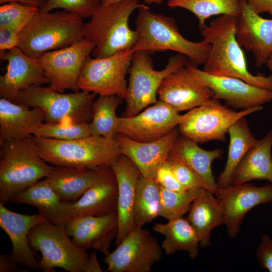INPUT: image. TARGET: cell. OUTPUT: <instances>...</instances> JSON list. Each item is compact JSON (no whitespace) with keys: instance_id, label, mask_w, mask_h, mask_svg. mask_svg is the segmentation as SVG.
Masks as SVG:
<instances>
[{"instance_id":"1","label":"cell","mask_w":272,"mask_h":272,"mask_svg":"<svg viewBox=\"0 0 272 272\" xmlns=\"http://www.w3.org/2000/svg\"><path fill=\"white\" fill-rule=\"evenodd\" d=\"M237 17L221 15L200 30L211 48L203 71L215 76L237 78L251 85L272 90V75H253L236 37Z\"/></svg>"},{"instance_id":"2","label":"cell","mask_w":272,"mask_h":272,"mask_svg":"<svg viewBox=\"0 0 272 272\" xmlns=\"http://www.w3.org/2000/svg\"><path fill=\"white\" fill-rule=\"evenodd\" d=\"M138 10L135 30L138 38L131 49L133 52L171 50L185 55L193 66L206 63L211 48L209 44L185 38L173 17L152 12L146 5Z\"/></svg>"},{"instance_id":"3","label":"cell","mask_w":272,"mask_h":272,"mask_svg":"<svg viewBox=\"0 0 272 272\" xmlns=\"http://www.w3.org/2000/svg\"><path fill=\"white\" fill-rule=\"evenodd\" d=\"M139 0H127L104 6L101 5L84 23V38L95 45L92 54L106 57L122 50L132 49L138 38L129 25L131 15L144 6Z\"/></svg>"},{"instance_id":"4","label":"cell","mask_w":272,"mask_h":272,"mask_svg":"<svg viewBox=\"0 0 272 272\" xmlns=\"http://www.w3.org/2000/svg\"><path fill=\"white\" fill-rule=\"evenodd\" d=\"M83 19L63 10L39 12L19 33L17 47L34 59L45 52L68 47L84 39Z\"/></svg>"},{"instance_id":"5","label":"cell","mask_w":272,"mask_h":272,"mask_svg":"<svg viewBox=\"0 0 272 272\" xmlns=\"http://www.w3.org/2000/svg\"><path fill=\"white\" fill-rule=\"evenodd\" d=\"M39 155L54 166L111 167L121 155L114 139L90 135L70 141L33 136Z\"/></svg>"},{"instance_id":"6","label":"cell","mask_w":272,"mask_h":272,"mask_svg":"<svg viewBox=\"0 0 272 272\" xmlns=\"http://www.w3.org/2000/svg\"><path fill=\"white\" fill-rule=\"evenodd\" d=\"M1 146L0 203L5 205L13 195L47 177L53 166L39 155L33 136Z\"/></svg>"},{"instance_id":"7","label":"cell","mask_w":272,"mask_h":272,"mask_svg":"<svg viewBox=\"0 0 272 272\" xmlns=\"http://www.w3.org/2000/svg\"><path fill=\"white\" fill-rule=\"evenodd\" d=\"M70 237L64 226L47 220L39 222L30 230V245L41 254L39 270L52 272L58 267L69 272H86L90 255L78 247Z\"/></svg>"},{"instance_id":"8","label":"cell","mask_w":272,"mask_h":272,"mask_svg":"<svg viewBox=\"0 0 272 272\" xmlns=\"http://www.w3.org/2000/svg\"><path fill=\"white\" fill-rule=\"evenodd\" d=\"M97 94L84 91L63 94L48 87L31 86L20 91L12 102L41 109L47 123H79L92 117V105Z\"/></svg>"},{"instance_id":"9","label":"cell","mask_w":272,"mask_h":272,"mask_svg":"<svg viewBox=\"0 0 272 272\" xmlns=\"http://www.w3.org/2000/svg\"><path fill=\"white\" fill-rule=\"evenodd\" d=\"M150 53L146 50L133 53L129 70L126 107L122 116H135L157 102L158 91L164 78L188 62L185 55L177 53L169 58L164 69L155 70Z\"/></svg>"},{"instance_id":"10","label":"cell","mask_w":272,"mask_h":272,"mask_svg":"<svg viewBox=\"0 0 272 272\" xmlns=\"http://www.w3.org/2000/svg\"><path fill=\"white\" fill-rule=\"evenodd\" d=\"M262 106L236 111L212 98L182 115L178 125L181 135L197 144L225 142L230 126L239 118L262 109Z\"/></svg>"},{"instance_id":"11","label":"cell","mask_w":272,"mask_h":272,"mask_svg":"<svg viewBox=\"0 0 272 272\" xmlns=\"http://www.w3.org/2000/svg\"><path fill=\"white\" fill-rule=\"evenodd\" d=\"M134 52L131 49L118 51L103 58L88 56L81 70L78 86L80 90L99 96H117L125 99V79Z\"/></svg>"},{"instance_id":"12","label":"cell","mask_w":272,"mask_h":272,"mask_svg":"<svg viewBox=\"0 0 272 272\" xmlns=\"http://www.w3.org/2000/svg\"><path fill=\"white\" fill-rule=\"evenodd\" d=\"M105 256V271L150 272L160 261L162 248L150 231L137 226Z\"/></svg>"},{"instance_id":"13","label":"cell","mask_w":272,"mask_h":272,"mask_svg":"<svg viewBox=\"0 0 272 272\" xmlns=\"http://www.w3.org/2000/svg\"><path fill=\"white\" fill-rule=\"evenodd\" d=\"M94 44L85 38L68 47L44 53L37 59L49 81L48 87L62 92H78V79L87 57Z\"/></svg>"},{"instance_id":"14","label":"cell","mask_w":272,"mask_h":272,"mask_svg":"<svg viewBox=\"0 0 272 272\" xmlns=\"http://www.w3.org/2000/svg\"><path fill=\"white\" fill-rule=\"evenodd\" d=\"M181 119L172 106L158 100L135 116L118 117L117 133L138 142H153L168 134Z\"/></svg>"},{"instance_id":"15","label":"cell","mask_w":272,"mask_h":272,"mask_svg":"<svg viewBox=\"0 0 272 272\" xmlns=\"http://www.w3.org/2000/svg\"><path fill=\"white\" fill-rule=\"evenodd\" d=\"M215 195L223 211L227 234L234 238L249 211L260 204L272 202V184L256 186L247 182L230 185L218 188Z\"/></svg>"},{"instance_id":"16","label":"cell","mask_w":272,"mask_h":272,"mask_svg":"<svg viewBox=\"0 0 272 272\" xmlns=\"http://www.w3.org/2000/svg\"><path fill=\"white\" fill-rule=\"evenodd\" d=\"M187 65L212 90L213 98L224 100L233 108L245 110L272 101V90L251 85L237 78L210 74L189 62Z\"/></svg>"},{"instance_id":"17","label":"cell","mask_w":272,"mask_h":272,"mask_svg":"<svg viewBox=\"0 0 272 272\" xmlns=\"http://www.w3.org/2000/svg\"><path fill=\"white\" fill-rule=\"evenodd\" d=\"M157 93L159 100L169 104L178 112L199 106L214 96L212 90L196 77L187 64L167 76Z\"/></svg>"},{"instance_id":"18","label":"cell","mask_w":272,"mask_h":272,"mask_svg":"<svg viewBox=\"0 0 272 272\" xmlns=\"http://www.w3.org/2000/svg\"><path fill=\"white\" fill-rule=\"evenodd\" d=\"M68 235L79 248L92 249L105 256L118 233L117 212L103 216H83L69 219L64 225Z\"/></svg>"},{"instance_id":"19","label":"cell","mask_w":272,"mask_h":272,"mask_svg":"<svg viewBox=\"0 0 272 272\" xmlns=\"http://www.w3.org/2000/svg\"><path fill=\"white\" fill-rule=\"evenodd\" d=\"M118 187L110 167H103L99 178L75 202H68L65 223L73 218L103 216L117 212Z\"/></svg>"},{"instance_id":"20","label":"cell","mask_w":272,"mask_h":272,"mask_svg":"<svg viewBox=\"0 0 272 272\" xmlns=\"http://www.w3.org/2000/svg\"><path fill=\"white\" fill-rule=\"evenodd\" d=\"M236 37L241 46L252 54L257 67L266 64L272 55V19L254 13L246 0H240Z\"/></svg>"},{"instance_id":"21","label":"cell","mask_w":272,"mask_h":272,"mask_svg":"<svg viewBox=\"0 0 272 272\" xmlns=\"http://www.w3.org/2000/svg\"><path fill=\"white\" fill-rule=\"evenodd\" d=\"M1 59L7 61V71L0 76V96L12 101L21 90L31 86L49 84L37 59L26 55L18 47L1 51Z\"/></svg>"},{"instance_id":"22","label":"cell","mask_w":272,"mask_h":272,"mask_svg":"<svg viewBox=\"0 0 272 272\" xmlns=\"http://www.w3.org/2000/svg\"><path fill=\"white\" fill-rule=\"evenodd\" d=\"M179 133L175 127L164 137L150 142L135 141L121 133H117L114 139L121 154L135 164L142 176L155 178L158 169L167 161Z\"/></svg>"},{"instance_id":"23","label":"cell","mask_w":272,"mask_h":272,"mask_svg":"<svg viewBox=\"0 0 272 272\" xmlns=\"http://www.w3.org/2000/svg\"><path fill=\"white\" fill-rule=\"evenodd\" d=\"M44 220L46 219L40 213L22 214L11 211L0 203V227L12 242L10 255L20 266L30 270L39 268V261L30 245L28 234L35 225Z\"/></svg>"},{"instance_id":"24","label":"cell","mask_w":272,"mask_h":272,"mask_svg":"<svg viewBox=\"0 0 272 272\" xmlns=\"http://www.w3.org/2000/svg\"><path fill=\"white\" fill-rule=\"evenodd\" d=\"M111 168L116 176L118 187V230L115 240L117 245L137 227L134 220V203L137 183L142 175L135 164L123 154Z\"/></svg>"},{"instance_id":"25","label":"cell","mask_w":272,"mask_h":272,"mask_svg":"<svg viewBox=\"0 0 272 272\" xmlns=\"http://www.w3.org/2000/svg\"><path fill=\"white\" fill-rule=\"evenodd\" d=\"M45 113L38 108L0 99V144L21 140L33 134L44 121Z\"/></svg>"},{"instance_id":"26","label":"cell","mask_w":272,"mask_h":272,"mask_svg":"<svg viewBox=\"0 0 272 272\" xmlns=\"http://www.w3.org/2000/svg\"><path fill=\"white\" fill-rule=\"evenodd\" d=\"M223 150H206L197 143L182 135L175 141L169 156L187 166L201 180L204 188L215 193L218 188L212 170V163L222 158Z\"/></svg>"},{"instance_id":"27","label":"cell","mask_w":272,"mask_h":272,"mask_svg":"<svg viewBox=\"0 0 272 272\" xmlns=\"http://www.w3.org/2000/svg\"><path fill=\"white\" fill-rule=\"evenodd\" d=\"M272 129L253 146L235 169L231 185L252 180H266L272 184Z\"/></svg>"},{"instance_id":"28","label":"cell","mask_w":272,"mask_h":272,"mask_svg":"<svg viewBox=\"0 0 272 272\" xmlns=\"http://www.w3.org/2000/svg\"><path fill=\"white\" fill-rule=\"evenodd\" d=\"M102 167L54 166L45 179L62 201L75 202L99 178Z\"/></svg>"},{"instance_id":"29","label":"cell","mask_w":272,"mask_h":272,"mask_svg":"<svg viewBox=\"0 0 272 272\" xmlns=\"http://www.w3.org/2000/svg\"><path fill=\"white\" fill-rule=\"evenodd\" d=\"M9 201L34 206L49 222L62 226L65 224L68 202L62 201L45 179L13 195Z\"/></svg>"},{"instance_id":"30","label":"cell","mask_w":272,"mask_h":272,"mask_svg":"<svg viewBox=\"0 0 272 272\" xmlns=\"http://www.w3.org/2000/svg\"><path fill=\"white\" fill-rule=\"evenodd\" d=\"M187 219L202 248L211 246L212 231L224 224L223 211L215 194L206 189L191 204Z\"/></svg>"},{"instance_id":"31","label":"cell","mask_w":272,"mask_h":272,"mask_svg":"<svg viewBox=\"0 0 272 272\" xmlns=\"http://www.w3.org/2000/svg\"><path fill=\"white\" fill-rule=\"evenodd\" d=\"M154 231L165 236L161 247L166 254L177 251H186L194 259L198 253L199 240L195 230L186 218L183 217L168 221L165 224L157 223Z\"/></svg>"},{"instance_id":"32","label":"cell","mask_w":272,"mask_h":272,"mask_svg":"<svg viewBox=\"0 0 272 272\" xmlns=\"http://www.w3.org/2000/svg\"><path fill=\"white\" fill-rule=\"evenodd\" d=\"M228 133L230 138L228 157L224 170L216 180L218 188L231 185L235 169L257 140L252 134L245 116L233 123Z\"/></svg>"},{"instance_id":"33","label":"cell","mask_w":272,"mask_h":272,"mask_svg":"<svg viewBox=\"0 0 272 272\" xmlns=\"http://www.w3.org/2000/svg\"><path fill=\"white\" fill-rule=\"evenodd\" d=\"M160 186L155 178L142 176L138 180L134 198L133 215L137 226L143 227L160 216Z\"/></svg>"},{"instance_id":"34","label":"cell","mask_w":272,"mask_h":272,"mask_svg":"<svg viewBox=\"0 0 272 272\" xmlns=\"http://www.w3.org/2000/svg\"><path fill=\"white\" fill-rule=\"evenodd\" d=\"M170 8H180L192 13L197 18L200 30L206 21L213 16L231 15L240 13V0H167Z\"/></svg>"},{"instance_id":"35","label":"cell","mask_w":272,"mask_h":272,"mask_svg":"<svg viewBox=\"0 0 272 272\" xmlns=\"http://www.w3.org/2000/svg\"><path fill=\"white\" fill-rule=\"evenodd\" d=\"M122 98L115 95L99 96L92 105L91 135L114 139L117 134V108Z\"/></svg>"},{"instance_id":"36","label":"cell","mask_w":272,"mask_h":272,"mask_svg":"<svg viewBox=\"0 0 272 272\" xmlns=\"http://www.w3.org/2000/svg\"><path fill=\"white\" fill-rule=\"evenodd\" d=\"M205 190V188L200 187L178 192L160 186V216L168 221L183 217L188 212L192 202Z\"/></svg>"},{"instance_id":"37","label":"cell","mask_w":272,"mask_h":272,"mask_svg":"<svg viewBox=\"0 0 272 272\" xmlns=\"http://www.w3.org/2000/svg\"><path fill=\"white\" fill-rule=\"evenodd\" d=\"M39 12L37 7L7 3L0 7V28H8L19 34Z\"/></svg>"},{"instance_id":"38","label":"cell","mask_w":272,"mask_h":272,"mask_svg":"<svg viewBox=\"0 0 272 272\" xmlns=\"http://www.w3.org/2000/svg\"><path fill=\"white\" fill-rule=\"evenodd\" d=\"M37 137L52 138L70 141L89 137L91 135L89 124L79 123H43L34 132Z\"/></svg>"},{"instance_id":"39","label":"cell","mask_w":272,"mask_h":272,"mask_svg":"<svg viewBox=\"0 0 272 272\" xmlns=\"http://www.w3.org/2000/svg\"><path fill=\"white\" fill-rule=\"evenodd\" d=\"M102 0H46L40 8L41 12L57 9L75 14L82 19L91 17Z\"/></svg>"},{"instance_id":"40","label":"cell","mask_w":272,"mask_h":272,"mask_svg":"<svg viewBox=\"0 0 272 272\" xmlns=\"http://www.w3.org/2000/svg\"><path fill=\"white\" fill-rule=\"evenodd\" d=\"M167 161L176 180L185 190L204 188L201 180L184 163L169 155Z\"/></svg>"},{"instance_id":"41","label":"cell","mask_w":272,"mask_h":272,"mask_svg":"<svg viewBox=\"0 0 272 272\" xmlns=\"http://www.w3.org/2000/svg\"><path fill=\"white\" fill-rule=\"evenodd\" d=\"M155 179L159 184L165 189L178 192L186 190L176 180L167 160L158 169Z\"/></svg>"},{"instance_id":"42","label":"cell","mask_w":272,"mask_h":272,"mask_svg":"<svg viewBox=\"0 0 272 272\" xmlns=\"http://www.w3.org/2000/svg\"><path fill=\"white\" fill-rule=\"evenodd\" d=\"M260 266L272 272V239L267 234L262 235L256 252Z\"/></svg>"},{"instance_id":"43","label":"cell","mask_w":272,"mask_h":272,"mask_svg":"<svg viewBox=\"0 0 272 272\" xmlns=\"http://www.w3.org/2000/svg\"><path fill=\"white\" fill-rule=\"evenodd\" d=\"M19 34L8 28H0V51H6L17 47Z\"/></svg>"},{"instance_id":"44","label":"cell","mask_w":272,"mask_h":272,"mask_svg":"<svg viewBox=\"0 0 272 272\" xmlns=\"http://www.w3.org/2000/svg\"><path fill=\"white\" fill-rule=\"evenodd\" d=\"M19 264L10 254H0V272L28 271L27 268L19 267Z\"/></svg>"},{"instance_id":"45","label":"cell","mask_w":272,"mask_h":272,"mask_svg":"<svg viewBox=\"0 0 272 272\" xmlns=\"http://www.w3.org/2000/svg\"><path fill=\"white\" fill-rule=\"evenodd\" d=\"M249 8L260 15L266 13L272 17V0H246Z\"/></svg>"},{"instance_id":"46","label":"cell","mask_w":272,"mask_h":272,"mask_svg":"<svg viewBox=\"0 0 272 272\" xmlns=\"http://www.w3.org/2000/svg\"><path fill=\"white\" fill-rule=\"evenodd\" d=\"M103 271L99 263L96 253L92 252L90 255L86 272H102Z\"/></svg>"},{"instance_id":"47","label":"cell","mask_w":272,"mask_h":272,"mask_svg":"<svg viewBox=\"0 0 272 272\" xmlns=\"http://www.w3.org/2000/svg\"><path fill=\"white\" fill-rule=\"evenodd\" d=\"M46 0H0V4L17 2L40 8Z\"/></svg>"},{"instance_id":"48","label":"cell","mask_w":272,"mask_h":272,"mask_svg":"<svg viewBox=\"0 0 272 272\" xmlns=\"http://www.w3.org/2000/svg\"><path fill=\"white\" fill-rule=\"evenodd\" d=\"M127 1V0H102L101 5L104 6H107L112 4H113L116 3H118L121 1ZM146 4H161L165 0H143Z\"/></svg>"},{"instance_id":"49","label":"cell","mask_w":272,"mask_h":272,"mask_svg":"<svg viewBox=\"0 0 272 272\" xmlns=\"http://www.w3.org/2000/svg\"><path fill=\"white\" fill-rule=\"evenodd\" d=\"M266 64L268 70L272 73V55L269 57Z\"/></svg>"}]
</instances>
